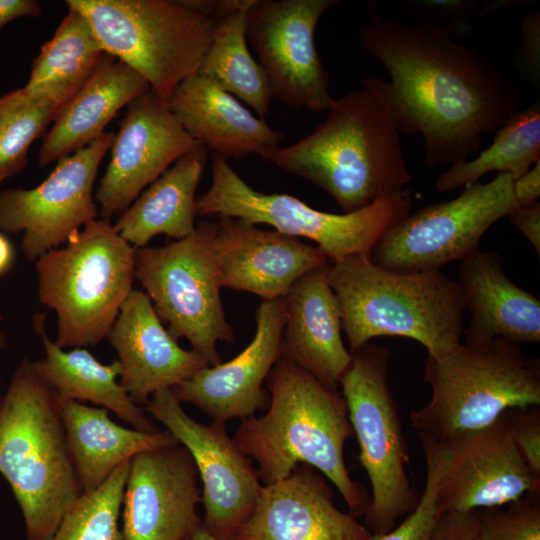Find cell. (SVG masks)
Wrapping results in <instances>:
<instances>
[{"mask_svg":"<svg viewBox=\"0 0 540 540\" xmlns=\"http://www.w3.org/2000/svg\"><path fill=\"white\" fill-rule=\"evenodd\" d=\"M2 320H3V316L0 313V323L2 322ZM6 344H7V337L5 333L0 329V350L5 348Z\"/></svg>","mask_w":540,"mask_h":540,"instance_id":"cell-46","label":"cell"},{"mask_svg":"<svg viewBox=\"0 0 540 540\" xmlns=\"http://www.w3.org/2000/svg\"><path fill=\"white\" fill-rule=\"evenodd\" d=\"M89 21L104 52L120 60L166 103L198 73L215 21L179 0H68Z\"/></svg>","mask_w":540,"mask_h":540,"instance_id":"cell-9","label":"cell"},{"mask_svg":"<svg viewBox=\"0 0 540 540\" xmlns=\"http://www.w3.org/2000/svg\"><path fill=\"white\" fill-rule=\"evenodd\" d=\"M111 159L95 193L98 216L111 221L197 144L151 89L127 105Z\"/></svg>","mask_w":540,"mask_h":540,"instance_id":"cell-17","label":"cell"},{"mask_svg":"<svg viewBox=\"0 0 540 540\" xmlns=\"http://www.w3.org/2000/svg\"><path fill=\"white\" fill-rule=\"evenodd\" d=\"M426 460L425 487L414 511L405 520L385 534L372 535L370 540H431L443 514L438 501V465L431 447L421 441Z\"/></svg>","mask_w":540,"mask_h":540,"instance_id":"cell-36","label":"cell"},{"mask_svg":"<svg viewBox=\"0 0 540 540\" xmlns=\"http://www.w3.org/2000/svg\"><path fill=\"white\" fill-rule=\"evenodd\" d=\"M212 252L222 288L284 298L306 273L330 263L315 245L239 218L215 220Z\"/></svg>","mask_w":540,"mask_h":540,"instance_id":"cell-20","label":"cell"},{"mask_svg":"<svg viewBox=\"0 0 540 540\" xmlns=\"http://www.w3.org/2000/svg\"><path fill=\"white\" fill-rule=\"evenodd\" d=\"M423 378L431 398L410 413V423L434 438L485 427L509 409L540 405L539 358H527L502 338L460 342L439 357L427 355Z\"/></svg>","mask_w":540,"mask_h":540,"instance_id":"cell-7","label":"cell"},{"mask_svg":"<svg viewBox=\"0 0 540 540\" xmlns=\"http://www.w3.org/2000/svg\"><path fill=\"white\" fill-rule=\"evenodd\" d=\"M106 340L118 355L119 383L137 404L208 366L197 352L178 344L142 290L130 293Z\"/></svg>","mask_w":540,"mask_h":540,"instance_id":"cell-22","label":"cell"},{"mask_svg":"<svg viewBox=\"0 0 540 540\" xmlns=\"http://www.w3.org/2000/svg\"><path fill=\"white\" fill-rule=\"evenodd\" d=\"M328 266L300 277L284 297L280 355L325 386L338 390L351 353L342 339L341 312L329 283Z\"/></svg>","mask_w":540,"mask_h":540,"instance_id":"cell-24","label":"cell"},{"mask_svg":"<svg viewBox=\"0 0 540 540\" xmlns=\"http://www.w3.org/2000/svg\"><path fill=\"white\" fill-rule=\"evenodd\" d=\"M265 384L270 396L266 412L242 419L232 437L257 463L262 485L282 480L306 464L334 485L348 512L363 516L370 496L346 466L344 447L354 432L341 392L282 355Z\"/></svg>","mask_w":540,"mask_h":540,"instance_id":"cell-2","label":"cell"},{"mask_svg":"<svg viewBox=\"0 0 540 540\" xmlns=\"http://www.w3.org/2000/svg\"><path fill=\"white\" fill-rule=\"evenodd\" d=\"M66 102L24 86L0 96V185L27 167L31 145L45 135Z\"/></svg>","mask_w":540,"mask_h":540,"instance_id":"cell-33","label":"cell"},{"mask_svg":"<svg viewBox=\"0 0 540 540\" xmlns=\"http://www.w3.org/2000/svg\"><path fill=\"white\" fill-rule=\"evenodd\" d=\"M61 416L82 493L97 489L137 453L177 443L167 431L146 432L116 424L103 407L60 396Z\"/></svg>","mask_w":540,"mask_h":540,"instance_id":"cell-28","label":"cell"},{"mask_svg":"<svg viewBox=\"0 0 540 540\" xmlns=\"http://www.w3.org/2000/svg\"><path fill=\"white\" fill-rule=\"evenodd\" d=\"M149 89L137 72L105 53L43 136L38 165L46 167L92 143L122 108Z\"/></svg>","mask_w":540,"mask_h":540,"instance_id":"cell-26","label":"cell"},{"mask_svg":"<svg viewBox=\"0 0 540 540\" xmlns=\"http://www.w3.org/2000/svg\"><path fill=\"white\" fill-rule=\"evenodd\" d=\"M45 320L44 313H37L32 318L34 331L41 338L45 352V356L34 361V365L62 398L90 401L112 411L139 431L158 430L144 407L134 402L120 385L121 365L118 360L103 364L83 347L63 350L50 340Z\"/></svg>","mask_w":540,"mask_h":540,"instance_id":"cell-30","label":"cell"},{"mask_svg":"<svg viewBox=\"0 0 540 540\" xmlns=\"http://www.w3.org/2000/svg\"><path fill=\"white\" fill-rule=\"evenodd\" d=\"M457 281L470 314L464 344L495 338L517 345L540 342V300L508 277L497 252L479 250L461 260Z\"/></svg>","mask_w":540,"mask_h":540,"instance_id":"cell-25","label":"cell"},{"mask_svg":"<svg viewBox=\"0 0 540 540\" xmlns=\"http://www.w3.org/2000/svg\"><path fill=\"white\" fill-rule=\"evenodd\" d=\"M187 540H220L210 534L203 526L200 524L193 533L187 538Z\"/></svg>","mask_w":540,"mask_h":540,"instance_id":"cell-45","label":"cell"},{"mask_svg":"<svg viewBox=\"0 0 540 540\" xmlns=\"http://www.w3.org/2000/svg\"><path fill=\"white\" fill-rule=\"evenodd\" d=\"M214 229L215 220H204L186 238L135 248V278L158 318L176 340H188L208 366L222 362L219 342L234 343L212 252Z\"/></svg>","mask_w":540,"mask_h":540,"instance_id":"cell-11","label":"cell"},{"mask_svg":"<svg viewBox=\"0 0 540 540\" xmlns=\"http://www.w3.org/2000/svg\"><path fill=\"white\" fill-rule=\"evenodd\" d=\"M130 459L97 489L82 493L49 540H126L120 526Z\"/></svg>","mask_w":540,"mask_h":540,"instance_id":"cell-34","label":"cell"},{"mask_svg":"<svg viewBox=\"0 0 540 540\" xmlns=\"http://www.w3.org/2000/svg\"><path fill=\"white\" fill-rule=\"evenodd\" d=\"M253 339L237 356L207 366L171 390L181 403H189L214 421L245 419L268 407L263 384L281 354L285 300H262L255 313Z\"/></svg>","mask_w":540,"mask_h":540,"instance_id":"cell-19","label":"cell"},{"mask_svg":"<svg viewBox=\"0 0 540 540\" xmlns=\"http://www.w3.org/2000/svg\"><path fill=\"white\" fill-rule=\"evenodd\" d=\"M328 279L350 352L381 336L413 339L432 357L462 342L461 288L441 270L392 271L355 255L329 263Z\"/></svg>","mask_w":540,"mask_h":540,"instance_id":"cell-5","label":"cell"},{"mask_svg":"<svg viewBox=\"0 0 540 540\" xmlns=\"http://www.w3.org/2000/svg\"><path fill=\"white\" fill-rule=\"evenodd\" d=\"M514 443L526 465L540 481V411L539 407L506 411Z\"/></svg>","mask_w":540,"mask_h":540,"instance_id":"cell-38","label":"cell"},{"mask_svg":"<svg viewBox=\"0 0 540 540\" xmlns=\"http://www.w3.org/2000/svg\"><path fill=\"white\" fill-rule=\"evenodd\" d=\"M531 243L534 251L540 255V202L515 205L506 216Z\"/></svg>","mask_w":540,"mask_h":540,"instance_id":"cell-41","label":"cell"},{"mask_svg":"<svg viewBox=\"0 0 540 540\" xmlns=\"http://www.w3.org/2000/svg\"><path fill=\"white\" fill-rule=\"evenodd\" d=\"M337 0H254L245 15L246 38L258 56L273 98L314 112L333 102L329 75L315 47L321 16Z\"/></svg>","mask_w":540,"mask_h":540,"instance_id":"cell-16","label":"cell"},{"mask_svg":"<svg viewBox=\"0 0 540 540\" xmlns=\"http://www.w3.org/2000/svg\"><path fill=\"white\" fill-rule=\"evenodd\" d=\"M211 184L196 199L197 216L239 218L267 224L280 233L312 240L330 263L369 255L379 239L410 211L411 191L377 200L351 213L312 208L295 196L262 193L249 186L219 155H211Z\"/></svg>","mask_w":540,"mask_h":540,"instance_id":"cell-8","label":"cell"},{"mask_svg":"<svg viewBox=\"0 0 540 540\" xmlns=\"http://www.w3.org/2000/svg\"><path fill=\"white\" fill-rule=\"evenodd\" d=\"M181 404L171 388H164L148 399L144 409L187 449L195 463L202 490V526L220 540H231L253 510L262 483L224 422L202 424Z\"/></svg>","mask_w":540,"mask_h":540,"instance_id":"cell-14","label":"cell"},{"mask_svg":"<svg viewBox=\"0 0 540 540\" xmlns=\"http://www.w3.org/2000/svg\"><path fill=\"white\" fill-rule=\"evenodd\" d=\"M474 511L476 540H540V494Z\"/></svg>","mask_w":540,"mask_h":540,"instance_id":"cell-35","label":"cell"},{"mask_svg":"<svg viewBox=\"0 0 540 540\" xmlns=\"http://www.w3.org/2000/svg\"><path fill=\"white\" fill-rule=\"evenodd\" d=\"M167 106L193 140L226 159L257 155L273 163L284 135L199 73L184 80Z\"/></svg>","mask_w":540,"mask_h":540,"instance_id":"cell-23","label":"cell"},{"mask_svg":"<svg viewBox=\"0 0 540 540\" xmlns=\"http://www.w3.org/2000/svg\"><path fill=\"white\" fill-rule=\"evenodd\" d=\"M438 465V501L444 512L501 507L527 493L540 494L520 455L506 411L491 424L444 438L419 434Z\"/></svg>","mask_w":540,"mask_h":540,"instance_id":"cell-13","label":"cell"},{"mask_svg":"<svg viewBox=\"0 0 540 540\" xmlns=\"http://www.w3.org/2000/svg\"><path fill=\"white\" fill-rule=\"evenodd\" d=\"M372 533L335 504L327 479L299 464L262 485L255 506L231 540H370Z\"/></svg>","mask_w":540,"mask_h":540,"instance_id":"cell-21","label":"cell"},{"mask_svg":"<svg viewBox=\"0 0 540 540\" xmlns=\"http://www.w3.org/2000/svg\"><path fill=\"white\" fill-rule=\"evenodd\" d=\"M0 474L20 507L27 540H49L82 494L60 395L27 358L0 399Z\"/></svg>","mask_w":540,"mask_h":540,"instance_id":"cell-4","label":"cell"},{"mask_svg":"<svg viewBox=\"0 0 540 540\" xmlns=\"http://www.w3.org/2000/svg\"><path fill=\"white\" fill-rule=\"evenodd\" d=\"M201 495L195 463L178 442L137 453L123 495L126 540H187L201 524Z\"/></svg>","mask_w":540,"mask_h":540,"instance_id":"cell-18","label":"cell"},{"mask_svg":"<svg viewBox=\"0 0 540 540\" xmlns=\"http://www.w3.org/2000/svg\"><path fill=\"white\" fill-rule=\"evenodd\" d=\"M522 48L519 65L524 77L536 88L540 85V13L528 12L521 24Z\"/></svg>","mask_w":540,"mask_h":540,"instance_id":"cell-39","label":"cell"},{"mask_svg":"<svg viewBox=\"0 0 540 540\" xmlns=\"http://www.w3.org/2000/svg\"><path fill=\"white\" fill-rule=\"evenodd\" d=\"M105 52L88 19L68 7L50 40L35 58L24 87L68 101L93 73Z\"/></svg>","mask_w":540,"mask_h":540,"instance_id":"cell-31","label":"cell"},{"mask_svg":"<svg viewBox=\"0 0 540 540\" xmlns=\"http://www.w3.org/2000/svg\"><path fill=\"white\" fill-rule=\"evenodd\" d=\"M513 182L510 174L498 173L488 183L464 186L450 201L408 214L373 246L370 260L392 271L420 272L473 255L484 233L515 206Z\"/></svg>","mask_w":540,"mask_h":540,"instance_id":"cell-12","label":"cell"},{"mask_svg":"<svg viewBox=\"0 0 540 540\" xmlns=\"http://www.w3.org/2000/svg\"><path fill=\"white\" fill-rule=\"evenodd\" d=\"M359 40L390 75L361 84L381 96L400 133L422 136L428 166L467 159L483 136L521 110L515 84L440 24H404L372 12Z\"/></svg>","mask_w":540,"mask_h":540,"instance_id":"cell-1","label":"cell"},{"mask_svg":"<svg viewBox=\"0 0 540 540\" xmlns=\"http://www.w3.org/2000/svg\"><path fill=\"white\" fill-rule=\"evenodd\" d=\"M350 353L339 386L358 442V460L371 485L363 524L373 535L385 534L398 518L415 510L420 495L408 476L409 452L388 382L390 351L369 342Z\"/></svg>","mask_w":540,"mask_h":540,"instance_id":"cell-10","label":"cell"},{"mask_svg":"<svg viewBox=\"0 0 540 540\" xmlns=\"http://www.w3.org/2000/svg\"><path fill=\"white\" fill-rule=\"evenodd\" d=\"M201 145L180 157L145 188L113 224L132 247L141 248L159 234L176 240L196 228V190L209 154Z\"/></svg>","mask_w":540,"mask_h":540,"instance_id":"cell-27","label":"cell"},{"mask_svg":"<svg viewBox=\"0 0 540 540\" xmlns=\"http://www.w3.org/2000/svg\"><path fill=\"white\" fill-rule=\"evenodd\" d=\"M254 0H184L215 21L210 46L198 73L243 101L262 119L273 99L267 74L247 45L245 15Z\"/></svg>","mask_w":540,"mask_h":540,"instance_id":"cell-29","label":"cell"},{"mask_svg":"<svg viewBox=\"0 0 540 540\" xmlns=\"http://www.w3.org/2000/svg\"><path fill=\"white\" fill-rule=\"evenodd\" d=\"M405 3L413 14L425 19L424 22L443 25L449 21L446 29L452 37L470 30L469 20L479 10L474 0H408Z\"/></svg>","mask_w":540,"mask_h":540,"instance_id":"cell-37","label":"cell"},{"mask_svg":"<svg viewBox=\"0 0 540 540\" xmlns=\"http://www.w3.org/2000/svg\"><path fill=\"white\" fill-rule=\"evenodd\" d=\"M493 142L472 160L458 161L441 173L435 187L449 192L479 182L489 172L508 173L516 180L540 160V99L515 113L496 131Z\"/></svg>","mask_w":540,"mask_h":540,"instance_id":"cell-32","label":"cell"},{"mask_svg":"<svg viewBox=\"0 0 540 540\" xmlns=\"http://www.w3.org/2000/svg\"><path fill=\"white\" fill-rule=\"evenodd\" d=\"M115 133L105 132L86 147L57 161L39 185L0 192V232L23 233L24 256L35 262L98 218L94 183Z\"/></svg>","mask_w":540,"mask_h":540,"instance_id":"cell-15","label":"cell"},{"mask_svg":"<svg viewBox=\"0 0 540 540\" xmlns=\"http://www.w3.org/2000/svg\"><path fill=\"white\" fill-rule=\"evenodd\" d=\"M14 249L10 241L0 232V276L13 265Z\"/></svg>","mask_w":540,"mask_h":540,"instance_id":"cell-44","label":"cell"},{"mask_svg":"<svg viewBox=\"0 0 540 540\" xmlns=\"http://www.w3.org/2000/svg\"><path fill=\"white\" fill-rule=\"evenodd\" d=\"M42 6L36 0H0V31L9 22L22 17H37Z\"/></svg>","mask_w":540,"mask_h":540,"instance_id":"cell-43","label":"cell"},{"mask_svg":"<svg viewBox=\"0 0 540 540\" xmlns=\"http://www.w3.org/2000/svg\"><path fill=\"white\" fill-rule=\"evenodd\" d=\"M474 511L461 513L448 511L440 517L431 540H476Z\"/></svg>","mask_w":540,"mask_h":540,"instance_id":"cell-40","label":"cell"},{"mask_svg":"<svg viewBox=\"0 0 540 540\" xmlns=\"http://www.w3.org/2000/svg\"><path fill=\"white\" fill-rule=\"evenodd\" d=\"M34 263L38 300L57 315L54 343L64 349L106 339L135 279V248L111 221H91Z\"/></svg>","mask_w":540,"mask_h":540,"instance_id":"cell-6","label":"cell"},{"mask_svg":"<svg viewBox=\"0 0 540 540\" xmlns=\"http://www.w3.org/2000/svg\"><path fill=\"white\" fill-rule=\"evenodd\" d=\"M334 99L328 117L298 142L280 148L273 163L324 192L342 213L404 190L411 181L400 132L370 86Z\"/></svg>","mask_w":540,"mask_h":540,"instance_id":"cell-3","label":"cell"},{"mask_svg":"<svg viewBox=\"0 0 540 540\" xmlns=\"http://www.w3.org/2000/svg\"><path fill=\"white\" fill-rule=\"evenodd\" d=\"M515 205L538 201L540 197V160L513 182Z\"/></svg>","mask_w":540,"mask_h":540,"instance_id":"cell-42","label":"cell"}]
</instances>
